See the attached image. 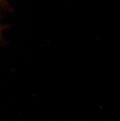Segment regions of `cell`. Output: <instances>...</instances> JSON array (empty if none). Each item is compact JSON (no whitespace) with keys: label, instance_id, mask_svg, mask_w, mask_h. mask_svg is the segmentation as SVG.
Here are the masks:
<instances>
[{"label":"cell","instance_id":"obj_1","mask_svg":"<svg viewBox=\"0 0 120 121\" xmlns=\"http://www.w3.org/2000/svg\"><path fill=\"white\" fill-rule=\"evenodd\" d=\"M3 26L0 25V39H1V35H2V31H3Z\"/></svg>","mask_w":120,"mask_h":121},{"label":"cell","instance_id":"obj_2","mask_svg":"<svg viewBox=\"0 0 120 121\" xmlns=\"http://www.w3.org/2000/svg\"><path fill=\"white\" fill-rule=\"evenodd\" d=\"M6 0H0V6H1L2 5H3L4 4Z\"/></svg>","mask_w":120,"mask_h":121}]
</instances>
